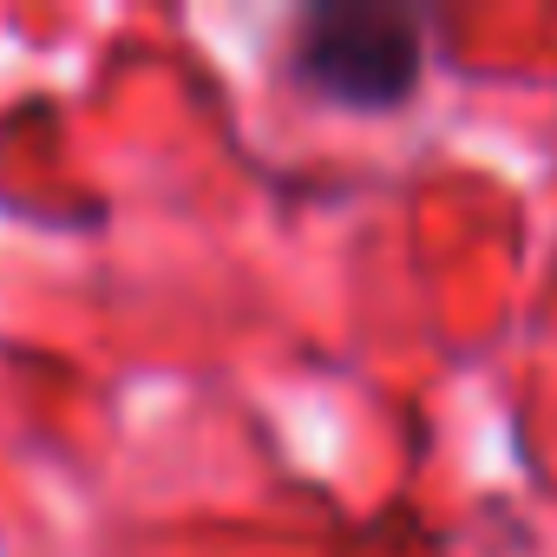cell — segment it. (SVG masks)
I'll use <instances>...</instances> for the list:
<instances>
[{"label": "cell", "mask_w": 557, "mask_h": 557, "mask_svg": "<svg viewBox=\"0 0 557 557\" xmlns=\"http://www.w3.org/2000/svg\"><path fill=\"white\" fill-rule=\"evenodd\" d=\"M302 66L348 106H394L420 79V27L381 0H329L302 27Z\"/></svg>", "instance_id": "1"}]
</instances>
